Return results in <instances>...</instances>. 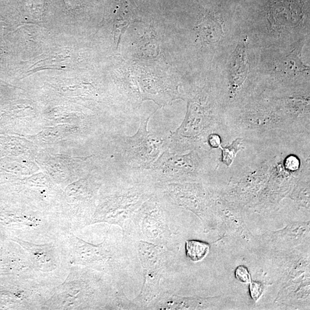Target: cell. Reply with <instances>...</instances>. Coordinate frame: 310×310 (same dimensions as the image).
Wrapping results in <instances>:
<instances>
[{"instance_id":"cell-1","label":"cell","mask_w":310,"mask_h":310,"mask_svg":"<svg viewBox=\"0 0 310 310\" xmlns=\"http://www.w3.org/2000/svg\"><path fill=\"white\" fill-rule=\"evenodd\" d=\"M156 191V184L146 171L121 172V178L112 193L103 199L98 208L92 224L105 222L119 226L123 230V236L127 237L137 212Z\"/></svg>"},{"instance_id":"cell-2","label":"cell","mask_w":310,"mask_h":310,"mask_svg":"<svg viewBox=\"0 0 310 310\" xmlns=\"http://www.w3.org/2000/svg\"><path fill=\"white\" fill-rule=\"evenodd\" d=\"M152 115L141 120L139 129L133 136L122 135L117 138L116 161L122 173L150 169L161 154L168 149L169 137L148 129V121Z\"/></svg>"},{"instance_id":"cell-3","label":"cell","mask_w":310,"mask_h":310,"mask_svg":"<svg viewBox=\"0 0 310 310\" xmlns=\"http://www.w3.org/2000/svg\"><path fill=\"white\" fill-rule=\"evenodd\" d=\"M171 202L157 189L145 202L131 224L127 237L160 246L168 251L175 246V234L171 227Z\"/></svg>"},{"instance_id":"cell-4","label":"cell","mask_w":310,"mask_h":310,"mask_svg":"<svg viewBox=\"0 0 310 310\" xmlns=\"http://www.w3.org/2000/svg\"><path fill=\"white\" fill-rule=\"evenodd\" d=\"M76 253L79 264L89 266L119 279L132 264L134 255L133 242L123 236L121 240L111 239L107 235L99 245L87 243L76 237Z\"/></svg>"},{"instance_id":"cell-5","label":"cell","mask_w":310,"mask_h":310,"mask_svg":"<svg viewBox=\"0 0 310 310\" xmlns=\"http://www.w3.org/2000/svg\"><path fill=\"white\" fill-rule=\"evenodd\" d=\"M133 242L144 273L142 288L133 301L138 310H148L161 292L160 283L169 265L170 251L146 241L134 240Z\"/></svg>"},{"instance_id":"cell-6","label":"cell","mask_w":310,"mask_h":310,"mask_svg":"<svg viewBox=\"0 0 310 310\" xmlns=\"http://www.w3.org/2000/svg\"><path fill=\"white\" fill-rule=\"evenodd\" d=\"M200 170V160L197 155L193 153L182 155L167 149L146 173L155 184H163L193 178Z\"/></svg>"},{"instance_id":"cell-7","label":"cell","mask_w":310,"mask_h":310,"mask_svg":"<svg viewBox=\"0 0 310 310\" xmlns=\"http://www.w3.org/2000/svg\"><path fill=\"white\" fill-rule=\"evenodd\" d=\"M229 80L232 89L235 92L248 76V63L247 57V39L242 40L238 43L232 56L229 65Z\"/></svg>"},{"instance_id":"cell-8","label":"cell","mask_w":310,"mask_h":310,"mask_svg":"<svg viewBox=\"0 0 310 310\" xmlns=\"http://www.w3.org/2000/svg\"><path fill=\"white\" fill-rule=\"evenodd\" d=\"M22 245L31 253L36 264L43 270L50 271L54 269L52 249L49 245H36L26 242H22Z\"/></svg>"},{"instance_id":"cell-9","label":"cell","mask_w":310,"mask_h":310,"mask_svg":"<svg viewBox=\"0 0 310 310\" xmlns=\"http://www.w3.org/2000/svg\"><path fill=\"white\" fill-rule=\"evenodd\" d=\"M281 70L283 72L291 74L309 72V66L305 65L301 59V48L297 47L290 53L283 58L281 63Z\"/></svg>"},{"instance_id":"cell-10","label":"cell","mask_w":310,"mask_h":310,"mask_svg":"<svg viewBox=\"0 0 310 310\" xmlns=\"http://www.w3.org/2000/svg\"><path fill=\"white\" fill-rule=\"evenodd\" d=\"M201 34L206 42L216 43L220 41L224 34L223 28L220 22L214 18H207L201 26Z\"/></svg>"},{"instance_id":"cell-11","label":"cell","mask_w":310,"mask_h":310,"mask_svg":"<svg viewBox=\"0 0 310 310\" xmlns=\"http://www.w3.org/2000/svg\"><path fill=\"white\" fill-rule=\"evenodd\" d=\"M210 250L209 244L198 240H188L186 242V251L187 257L192 261L203 260Z\"/></svg>"},{"instance_id":"cell-12","label":"cell","mask_w":310,"mask_h":310,"mask_svg":"<svg viewBox=\"0 0 310 310\" xmlns=\"http://www.w3.org/2000/svg\"><path fill=\"white\" fill-rule=\"evenodd\" d=\"M109 305L106 308L114 310H138L137 307L133 301L127 298L120 285L118 286L115 294L109 302Z\"/></svg>"},{"instance_id":"cell-13","label":"cell","mask_w":310,"mask_h":310,"mask_svg":"<svg viewBox=\"0 0 310 310\" xmlns=\"http://www.w3.org/2000/svg\"><path fill=\"white\" fill-rule=\"evenodd\" d=\"M249 284L251 297L255 302H257L263 294L264 286L261 283L254 281L251 282Z\"/></svg>"},{"instance_id":"cell-14","label":"cell","mask_w":310,"mask_h":310,"mask_svg":"<svg viewBox=\"0 0 310 310\" xmlns=\"http://www.w3.org/2000/svg\"><path fill=\"white\" fill-rule=\"evenodd\" d=\"M235 276L239 282L244 284H249L251 282L250 273L245 266H238L235 269Z\"/></svg>"},{"instance_id":"cell-15","label":"cell","mask_w":310,"mask_h":310,"mask_svg":"<svg viewBox=\"0 0 310 310\" xmlns=\"http://www.w3.org/2000/svg\"><path fill=\"white\" fill-rule=\"evenodd\" d=\"M299 166V162L297 159L294 156H290L285 161V167L290 171H295L298 170Z\"/></svg>"},{"instance_id":"cell-16","label":"cell","mask_w":310,"mask_h":310,"mask_svg":"<svg viewBox=\"0 0 310 310\" xmlns=\"http://www.w3.org/2000/svg\"><path fill=\"white\" fill-rule=\"evenodd\" d=\"M208 142H209L211 146L217 147L219 146V144H220V138H219L218 136L212 134V135L210 136L209 138H208Z\"/></svg>"}]
</instances>
